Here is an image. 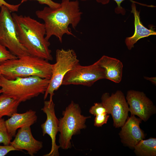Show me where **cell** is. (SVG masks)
I'll list each match as a JSON object with an SVG mask.
<instances>
[{
  "instance_id": "6da1fadb",
  "label": "cell",
  "mask_w": 156,
  "mask_h": 156,
  "mask_svg": "<svg viewBox=\"0 0 156 156\" xmlns=\"http://www.w3.org/2000/svg\"><path fill=\"white\" fill-rule=\"evenodd\" d=\"M38 18L43 20L46 34V39L49 41L52 36L57 38L61 43L64 34L75 36L69 28L70 25L75 29L81 19L78 1L62 0L58 8H52L45 7L36 11Z\"/></svg>"
},
{
  "instance_id": "7a4b0ae2",
  "label": "cell",
  "mask_w": 156,
  "mask_h": 156,
  "mask_svg": "<svg viewBox=\"0 0 156 156\" xmlns=\"http://www.w3.org/2000/svg\"><path fill=\"white\" fill-rule=\"evenodd\" d=\"M12 14L20 42L29 55L48 61L52 60L51 51L49 49L50 43L45 38L44 24L29 16L15 13Z\"/></svg>"
},
{
  "instance_id": "3957f363",
  "label": "cell",
  "mask_w": 156,
  "mask_h": 156,
  "mask_svg": "<svg viewBox=\"0 0 156 156\" xmlns=\"http://www.w3.org/2000/svg\"><path fill=\"white\" fill-rule=\"evenodd\" d=\"M0 66L1 75L10 80L32 76L50 79L51 76L52 64L30 55L7 60Z\"/></svg>"
},
{
  "instance_id": "277c9868",
  "label": "cell",
  "mask_w": 156,
  "mask_h": 156,
  "mask_svg": "<svg viewBox=\"0 0 156 156\" xmlns=\"http://www.w3.org/2000/svg\"><path fill=\"white\" fill-rule=\"evenodd\" d=\"M50 79L36 76L18 77L8 79L0 75V87L2 94L20 103L44 94Z\"/></svg>"
},
{
  "instance_id": "5b68a950",
  "label": "cell",
  "mask_w": 156,
  "mask_h": 156,
  "mask_svg": "<svg viewBox=\"0 0 156 156\" xmlns=\"http://www.w3.org/2000/svg\"><path fill=\"white\" fill-rule=\"evenodd\" d=\"M78 104L72 101L62 112L63 116L59 119V143L60 148L64 150L71 148L73 135L79 134L86 127L85 124L90 116H85Z\"/></svg>"
},
{
  "instance_id": "8992f818",
  "label": "cell",
  "mask_w": 156,
  "mask_h": 156,
  "mask_svg": "<svg viewBox=\"0 0 156 156\" xmlns=\"http://www.w3.org/2000/svg\"><path fill=\"white\" fill-rule=\"evenodd\" d=\"M79 64L75 51L73 49H57L56 52V62L52 64V74L49 83L45 91L44 99L49 94L50 99H53L54 92L62 85L63 78L66 74Z\"/></svg>"
},
{
  "instance_id": "52a82bcc",
  "label": "cell",
  "mask_w": 156,
  "mask_h": 156,
  "mask_svg": "<svg viewBox=\"0 0 156 156\" xmlns=\"http://www.w3.org/2000/svg\"><path fill=\"white\" fill-rule=\"evenodd\" d=\"M0 11V44L18 58L30 55L20 42L11 12L5 5Z\"/></svg>"
},
{
  "instance_id": "ba28073f",
  "label": "cell",
  "mask_w": 156,
  "mask_h": 156,
  "mask_svg": "<svg viewBox=\"0 0 156 156\" xmlns=\"http://www.w3.org/2000/svg\"><path fill=\"white\" fill-rule=\"evenodd\" d=\"M105 78L104 69L96 62L86 66H82L79 64L66 74L62 85H81L90 87L96 81Z\"/></svg>"
},
{
  "instance_id": "9c48e42d",
  "label": "cell",
  "mask_w": 156,
  "mask_h": 156,
  "mask_svg": "<svg viewBox=\"0 0 156 156\" xmlns=\"http://www.w3.org/2000/svg\"><path fill=\"white\" fill-rule=\"evenodd\" d=\"M101 103L112 115L113 126L116 128L121 127L128 117L129 105L123 93L117 91L110 96L108 93H103Z\"/></svg>"
},
{
  "instance_id": "30bf717a",
  "label": "cell",
  "mask_w": 156,
  "mask_h": 156,
  "mask_svg": "<svg viewBox=\"0 0 156 156\" xmlns=\"http://www.w3.org/2000/svg\"><path fill=\"white\" fill-rule=\"evenodd\" d=\"M131 115H136L144 122L156 112L155 106L143 92L130 90L126 97Z\"/></svg>"
},
{
  "instance_id": "8fae6325",
  "label": "cell",
  "mask_w": 156,
  "mask_h": 156,
  "mask_svg": "<svg viewBox=\"0 0 156 156\" xmlns=\"http://www.w3.org/2000/svg\"><path fill=\"white\" fill-rule=\"evenodd\" d=\"M55 107L53 99H50L44 101L43 107L41 109L47 116L46 121L41 125L43 135L48 134L51 140V150L44 156H58L60 155L58 149L60 146L56 143V135L59 132V120L55 114Z\"/></svg>"
},
{
  "instance_id": "7c38bea8",
  "label": "cell",
  "mask_w": 156,
  "mask_h": 156,
  "mask_svg": "<svg viewBox=\"0 0 156 156\" xmlns=\"http://www.w3.org/2000/svg\"><path fill=\"white\" fill-rule=\"evenodd\" d=\"M142 121L134 115L128 116L119 133L121 142L125 146L133 149L136 144L145 138L144 132L140 126Z\"/></svg>"
},
{
  "instance_id": "4fadbf2b",
  "label": "cell",
  "mask_w": 156,
  "mask_h": 156,
  "mask_svg": "<svg viewBox=\"0 0 156 156\" xmlns=\"http://www.w3.org/2000/svg\"><path fill=\"white\" fill-rule=\"evenodd\" d=\"M15 136L10 144L17 151H26L31 156H34L43 147L42 142L33 137L30 127L19 128Z\"/></svg>"
},
{
  "instance_id": "5bb4252c",
  "label": "cell",
  "mask_w": 156,
  "mask_h": 156,
  "mask_svg": "<svg viewBox=\"0 0 156 156\" xmlns=\"http://www.w3.org/2000/svg\"><path fill=\"white\" fill-rule=\"evenodd\" d=\"M37 119L36 112L29 109L23 113H15L5 120V123L8 131L12 138L15 136L17 129L25 127H30L36 122Z\"/></svg>"
},
{
  "instance_id": "9a60e30c",
  "label": "cell",
  "mask_w": 156,
  "mask_h": 156,
  "mask_svg": "<svg viewBox=\"0 0 156 156\" xmlns=\"http://www.w3.org/2000/svg\"><path fill=\"white\" fill-rule=\"evenodd\" d=\"M96 62L104 69L105 79L116 83L120 82L123 68L121 61L116 58L103 55Z\"/></svg>"
},
{
  "instance_id": "2e32d148",
  "label": "cell",
  "mask_w": 156,
  "mask_h": 156,
  "mask_svg": "<svg viewBox=\"0 0 156 156\" xmlns=\"http://www.w3.org/2000/svg\"><path fill=\"white\" fill-rule=\"evenodd\" d=\"M131 12L134 16L135 31L132 36L126 38L125 41L126 46L129 50L134 47V44L140 39L156 35V32L153 29H148L143 25L140 21V12L137 10L135 3H132V4Z\"/></svg>"
},
{
  "instance_id": "e0dca14e",
  "label": "cell",
  "mask_w": 156,
  "mask_h": 156,
  "mask_svg": "<svg viewBox=\"0 0 156 156\" xmlns=\"http://www.w3.org/2000/svg\"><path fill=\"white\" fill-rule=\"evenodd\" d=\"M134 152L138 156H156V138H150L140 141L133 148Z\"/></svg>"
},
{
  "instance_id": "ac0fdd59",
  "label": "cell",
  "mask_w": 156,
  "mask_h": 156,
  "mask_svg": "<svg viewBox=\"0 0 156 156\" xmlns=\"http://www.w3.org/2000/svg\"><path fill=\"white\" fill-rule=\"evenodd\" d=\"M20 103L14 99L2 94L0 95V118L4 116L10 117L17 112Z\"/></svg>"
},
{
  "instance_id": "d6986e66",
  "label": "cell",
  "mask_w": 156,
  "mask_h": 156,
  "mask_svg": "<svg viewBox=\"0 0 156 156\" xmlns=\"http://www.w3.org/2000/svg\"><path fill=\"white\" fill-rule=\"evenodd\" d=\"M12 139L8 131L5 120L3 118H0V143L5 145H9Z\"/></svg>"
},
{
  "instance_id": "ffe728a7",
  "label": "cell",
  "mask_w": 156,
  "mask_h": 156,
  "mask_svg": "<svg viewBox=\"0 0 156 156\" xmlns=\"http://www.w3.org/2000/svg\"><path fill=\"white\" fill-rule=\"evenodd\" d=\"M17 58L11 53L6 47L0 44V64L7 60Z\"/></svg>"
},
{
  "instance_id": "44dd1931",
  "label": "cell",
  "mask_w": 156,
  "mask_h": 156,
  "mask_svg": "<svg viewBox=\"0 0 156 156\" xmlns=\"http://www.w3.org/2000/svg\"><path fill=\"white\" fill-rule=\"evenodd\" d=\"M89 112L95 116L105 113L108 114L107 109L101 102L95 103L90 109Z\"/></svg>"
},
{
  "instance_id": "7402d4cb",
  "label": "cell",
  "mask_w": 156,
  "mask_h": 156,
  "mask_svg": "<svg viewBox=\"0 0 156 156\" xmlns=\"http://www.w3.org/2000/svg\"><path fill=\"white\" fill-rule=\"evenodd\" d=\"M99 3H101L103 4H106L108 3L109 0H96ZM116 3L117 7L115 9V12L117 14L121 13L123 15H124L125 13V10L121 6L122 3L125 0H114ZM133 3H136L142 5L146 6L148 7H151V5H148L146 4H142L134 1L132 0H129Z\"/></svg>"
},
{
  "instance_id": "603a6c76",
  "label": "cell",
  "mask_w": 156,
  "mask_h": 156,
  "mask_svg": "<svg viewBox=\"0 0 156 156\" xmlns=\"http://www.w3.org/2000/svg\"><path fill=\"white\" fill-rule=\"evenodd\" d=\"M109 117V114L104 113L95 116L94 119V125L97 127H102L106 124Z\"/></svg>"
},
{
  "instance_id": "cb8c5ba5",
  "label": "cell",
  "mask_w": 156,
  "mask_h": 156,
  "mask_svg": "<svg viewBox=\"0 0 156 156\" xmlns=\"http://www.w3.org/2000/svg\"><path fill=\"white\" fill-rule=\"evenodd\" d=\"M28 0L36 1L40 4L46 5L49 7L53 9L58 8L60 6V3L55 2L52 0H22L21 3H22Z\"/></svg>"
},
{
  "instance_id": "d4e9b609",
  "label": "cell",
  "mask_w": 156,
  "mask_h": 156,
  "mask_svg": "<svg viewBox=\"0 0 156 156\" xmlns=\"http://www.w3.org/2000/svg\"><path fill=\"white\" fill-rule=\"evenodd\" d=\"M21 4L22 3H20L18 4L12 5L8 3L4 0H0V7L5 5L7 7L11 12L18 11Z\"/></svg>"
},
{
  "instance_id": "484cf974",
  "label": "cell",
  "mask_w": 156,
  "mask_h": 156,
  "mask_svg": "<svg viewBox=\"0 0 156 156\" xmlns=\"http://www.w3.org/2000/svg\"><path fill=\"white\" fill-rule=\"evenodd\" d=\"M17 151L12 145L0 146V156H4L11 151Z\"/></svg>"
},
{
  "instance_id": "4316f807",
  "label": "cell",
  "mask_w": 156,
  "mask_h": 156,
  "mask_svg": "<svg viewBox=\"0 0 156 156\" xmlns=\"http://www.w3.org/2000/svg\"><path fill=\"white\" fill-rule=\"evenodd\" d=\"M144 78L147 80L149 81L154 85H156V77H144Z\"/></svg>"
},
{
  "instance_id": "83f0119b",
  "label": "cell",
  "mask_w": 156,
  "mask_h": 156,
  "mask_svg": "<svg viewBox=\"0 0 156 156\" xmlns=\"http://www.w3.org/2000/svg\"><path fill=\"white\" fill-rule=\"evenodd\" d=\"M2 90L1 89H0V94L1 93H2Z\"/></svg>"
},
{
  "instance_id": "f1b7e54d",
  "label": "cell",
  "mask_w": 156,
  "mask_h": 156,
  "mask_svg": "<svg viewBox=\"0 0 156 156\" xmlns=\"http://www.w3.org/2000/svg\"><path fill=\"white\" fill-rule=\"evenodd\" d=\"M1 75V67L0 66V75Z\"/></svg>"
},
{
  "instance_id": "f546056e",
  "label": "cell",
  "mask_w": 156,
  "mask_h": 156,
  "mask_svg": "<svg viewBox=\"0 0 156 156\" xmlns=\"http://www.w3.org/2000/svg\"><path fill=\"white\" fill-rule=\"evenodd\" d=\"M81 1H86V0H81Z\"/></svg>"
}]
</instances>
